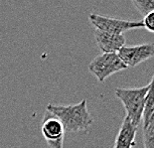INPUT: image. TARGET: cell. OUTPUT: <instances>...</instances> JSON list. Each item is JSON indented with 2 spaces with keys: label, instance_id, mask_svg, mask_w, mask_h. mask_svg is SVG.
<instances>
[{
  "label": "cell",
  "instance_id": "3957f363",
  "mask_svg": "<svg viewBox=\"0 0 154 148\" xmlns=\"http://www.w3.org/2000/svg\"><path fill=\"white\" fill-rule=\"evenodd\" d=\"M88 69L99 82L103 83L111 75L126 70L127 67L120 60L117 53H103L93 59Z\"/></svg>",
  "mask_w": 154,
  "mask_h": 148
},
{
  "label": "cell",
  "instance_id": "30bf717a",
  "mask_svg": "<svg viewBox=\"0 0 154 148\" xmlns=\"http://www.w3.org/2000/svg\"><path fill=\"white\" fill-rule=\"evenodd\" d=\"M132 3L143 16L154 11V0H133Z\"/></svg>",
  "mask_w": 154,
  "mask_h": 148
},
{
  "label": "cell",
  "instance_id": "ba28073f",
  "mask_svg": "<svg viewBox=\"0 0 154 148\" xmlns=\"http://www.w3.org/2000/svg\"><path fill=\"white\" fill-rule=\"evenodd\" d=\"M137 126L129 120L126 116L121 123L120 128L117 133L113 148H132L135 146Z\"/></svg>",
  "mask_w": 154,
  "mask_h": 148
},
{
  "label": "cell",
  "instance_id": "6da1fadb",
  "mask_svg": "<svg viewBox=\"0 0 154 148\" xmlns=\"http://www.w3.org/2000/svg\"><path fill=\"white\" fill-rule=\"evenodd\" d=\"M46 110L60 119L67 132H85L94 123L88 110L87 100H83L75 106H54L50 103Z\"/></svg>",
  "mask_w": 154,
  "mask_h": 148
},
{
  "label": "cell",
  "instance_id": "277c9868",
  "mask_svg": "<svg viewBox=\"0 0 154 148\" xmlns=\"http://www.w3.org/2000/svg\"><path fill=\"white\" fill-rule=\"evenodd\" d=\"M90 22L93 24L96 30H100L103 32L111 33V34L122 35L124 32L133 29L144 28L142 21H127L116 19L107 16L91 13L88 16Z\"/></svg>",
  "mask_w": 154,
  "mask_h": 148
},
{
  "label": "cell",
  "instance_id": "7c38bea8",
  "mask_svg": "<svg viewBox=\"0 0 154 148\" xmlns=\"http://www.w3.org/2000/svg\"><path fill=\"white\" fill-rule=\"evenodd\" d=\"M142 22L144 28H146L149 32L154 33V11L149 12L148 14L144 16Z\"/></svg>",
  "mask_w": 154,
  "mask_h": 148
},
{
  "label": "cell",
  "instance_id": "7a4b0ae2",
  "mask_svg": "<svg viewBox=\"0 0 154 148\" xmlns=\"http://www.w3.org/2000/svg\"><path fill=\"white\" fill-rule=\"evenodd\" d=\"M149 85L142 88H116V97L122 103L126 111V117L135 126L141 122L143 110H144V103L145 97L148 91Z\"/></svg>",
  "mask_w": 154,
  "mask_h": 148
},
{
  "label": "cell",
  "instance_id": "5b68a950",
  "mask_svg": "<svg viewBox=\"0 0 154 148\" xmlns=\"http://www.w3.org/2000/svg\"><path fill=\"white\" fill-rule=\"evenodd\" d=\"M41 132L50 148H63L66 131L60 119L48 110L45 111Z\"/></svg>",
  "mask_w": 154,
  "mask_h": 148
},
{
  "label": "cell",
  "instance_id": "8992f818",
  "mask_svg": "<svg viewBox=\"0 0 154 148\" xmlns=\"http://www.w3.org/2000/svg\"><path fill=\"white\" fill-rule=\"evenodd\" d=\"M117 55L127 68H133L154 57V45L124 46L117 52Z\"/></svg>",
  "mask_w": 154,
  "mask_h": 148
},
{
  "label": "cell",
  "instance_id": "9c48e42d",
  "mask_svg": "<svg viewBox=\"0 0 154 148\" xmlns=\"http://www.w3.org/2000/svg\"><path fill=\"white\" fill-rule=\"evenodd\" d=\"M154 113V75L152 77V80L149 84V88L147 91L145 103H144V110H143V126H145L148 122L149 118Z\"/></svg>",
  "mask_w": 154,
  "mask_h": 148
},
{
  "label": "cell",
  "instance_id": "52a82bcc",
  "mask_svg": "<svg viewBox=\"0 0 154 148\" xmlns=\"http://www.w3.org/2000/svg\"><path fill=\"white\" fill-rule=\"evenodd\" d=\"M94 38L99 48L103 53H117L125 46V37L123 35H116L100 30L94 31Z\"/></svg>",
  "mask_w": 154,
  "mask_h": 148
},
{
  "label": "cell",
  "instance_id": "8fae6325",
  "mask_svg": "<svg viewBox=\"0 0 154 148\" xmlns=\"http://www.w3.org/2000/svg\"><path fill=\"white\" fill-rule=\"evenodd\" d=\"M144 148H154V129L143 130Z\"/></svg>",
  "mask_w": 154,
  "mask_h": 148
}]
</instances>
